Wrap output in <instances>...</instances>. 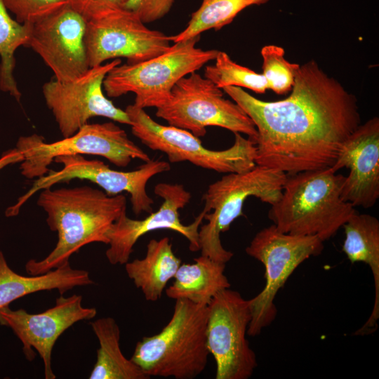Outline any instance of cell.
Wrapping results in <instances>:
<instances>
[{"label":"cell","mask_w":379,"mask_h":379,"mask_svg":"<svg viewBox=\"0 0 379 379\" xmlns=\"http://www.w3.org/2000/svg\"><path fill=\"white\" fill-rule=\"evenodd\" d=\"M208 307L206 345L216 364L215 379L251 378L258 363L246 338L248 300L229 288L219 291Z\"/></svg>","instance_id":"obj_13"},{"label":"cell","mask_w":379,"mask_h":379,"mask_svg":"<svg viewBox=\"0 0 379 379\" xmlns=\"http://www.w3.org/2000/svg\"><path fill=\"white\" fill-rule=\"evenodd\" d=\"M175 0H127L124 8L145 23L157 21L168 13Z\"/></svg>","instance_id":"obj_29"},{"label":"cell","mask_w":379,"mask_h":379,"mask_svg":"<svg viewBox=\"0 0 379 379\" xmlns=\"http://www.w3.org/2000/svg\"><path fill=\"white\" fill-rule=\"evenodd\" d=\"M287 174L263 166L241 172L225 174L211 183L203 194L204 220L207 223L199 229L201 255L227 263L233 256L221 244L220 234L243 215V206L250 197H255L271 206L282 194Z\"/></svg>","instance_id":"obj_5"},{"label":"cell","mask_w":379,"mask_h":379,"mask_svg":"<svg viewBox=\"0 0 379 379\" xmlns=\"http://www.w3.org/2000/svg\"><path fill=\"white\" fill-rule=\"evenodd\" d=\"M22 161L23 156L16 148L6 150L0 157V171L10 164L22 162Z\"/></svg>","instance_id":"obj_31"},{"label":"cell","mask_w":379,"mask_h":379,"mask_svg":"<svg viewBox=\"0 0 379 379\" xmlns=\"http://www.w3.org/2000/svg\"><path fill=\"white\" fill-rule=\"evenodd\" d=\"M154 192L163 200L157 211L150 213L142 220H135L128 217L126 211L107 232L109 248L105 255L111 265H125L138 240L157 230L175 231L188 240L191 251H199V229L206 212L203 209L192 223L184 225L180 219V210L192 197L184 185L161 182L155 185Z\"/></svg>","instance_id":"obj_15"},{"label":"cell","mask_w":379,"mask_h":379,"mask_svg":"<svg viewBox=\"0 0 379 379\" xmlns=\"http://www.w3.org/2000/svg\"><path fill=\"white\" fill-rule=\"evenodd\" d=\"M86 20L67 4L31 25L27 47L51 69L55 79H76L90 68L84 35Z\"/></svg>","instance_id":"obj_16"},{"label":"cell","mask_w":379,"mask_h":379,"mask_svg":"<svg viewBox=\"0 0 379 379\" xmlns=\"http://www.w3.org/2000/svg\"><path fill=\"white\" fill-rule=\"evenodd\" d=\"M53 161L61 164L62 168L59 171L49 170L47 174L35 180L29 190L14 205L6 208V216L17 215L22 205L36 192L73 179L89 180L109 196L126 192L130 195L135 215L150 213L153 211L154 200L147 192V184L154 175L171 169L168 161L159 159H151L131 171L114 170L100 160L87 159L81 154L59 156Z\"/></svg>","instance_id":"obj_11"},{"label":"cell","mask_w":379,"mask_h":379,"mask_svg":"<svg viewBox=\"0 0 379 379\" xmlns=\"http://www.w3.org/2000/svg\"><path fill=\"white\" fill-rule=\"evenodd\" d=\"M7 10L21 24L32 25L61 7L67 0H2Z\"/></svg>","instance_id":"obj_28"},{"label":"cell","mask_w":379,"mask_h":379,"mask_svg":"<svg viewBox=\"0 0 379 379\" xmlns=\"http://www.w3.org/2000/svg\"><path fill=\"white\" fill-rule=\"evenodd\" d=\"M99 341L97 360L90 379H149L131 359L123 354L119 345L120 329L112 317H103L91 323Z\"/></svg>","instance_id":"obj_23"},{"label":"cell","mask_w":379,"mask_h":379,"mask_svg":"<svg viewBox=\"0 0 379 379\" xmlns=\"http://www.w3.org/2000/svg\"><path fill=\"white\" fill-rule=\"evenodd\" d=\"M345 239L342 250L351 263L363 262L373 274L375 296L373 310L365 324L354 335L374 333L379 319V220L369 214L354 213L343 226Z\"/></svg>","instance_id":"obj_19"},{"label":"cell","mask_w":379,"mask_h":379,"mask_svg":"<svg viewBox=\"0 0 379 379\" xmlns=\"http://www.w3.org/2000/svg\"><path fill=\"white\" fill-rule=\"evenodd\" d=\"M181 260L173 251L168 237L151 239L145 256L125 264L128 277L140 288L147 301L158 300L167 283L174 278Z\"/></svg>","instance_id":"obj_21"},{"label":"cell","mask_w":379,"mask_h":379,"mask_svg":"<svg viewBox=\"0 0 379 379\" xmlns=\"http://www.w3.org/2000/svg\"><path fill=\"white\" fill-rule=\"evenodd\" d=\"M260 54L262 58V74L267 81L269 89L278 95L290 92L300 65L286 60L284 49L277 45L263 46Z\"/></svg>","instance_id":"obj_27"},{"label":"cell","mask_w":379,"mask_h":379,"mask_svg":"<svg viewBox=\"0 0 379 379\" xmlns=\"http://www.w3.org/2000/svg\"><path fill=\"white\" fill-rule=\"evenodd\" d=\"M82 296L72 295L56 299L55 305L38 314L23 309L13 310L9 305L0 308V324L8 326L22 343L27 359L34 358L36 350L43 360L46 379H55L51 367V354L58 338L74 324L93 319L95 308L82 306Z\"/></svg>","instance_id":"obj_17"},{"label":"cell","mask_w":379,"mask_h":379,"mask_svg":"<svg viewBox=\"0 0 379 379\" xmlns=\"http://www.w3.org/2000/svg\"><path fill=\"white\" fill-rule=\"evenodd\" d=\"M270 0H202L199 8L191 14L186 27L170 36L171 42L177 43L198 36L209 29L219 31L230 24L246 8L262 5Z\"/></svg>","instance_id":"obj_24"},{"label":"cell","mask_w":379,"mask_h":379,"mask_svg":"<svg viewBox=\"0 0 379 379\" xmlns=\"http://www.w3.org/2000/svg\"><path fill=\"white\" fill-rule=\"evenodd\" d=\"M200 36L173 43L165 53L151 59L118 65L105 76L103 90L109 98L135 94L138 107H158L182 77L214 60L218 50L197 47Z\"/></svg>","instance_id":"obj_6"},{"label":"cell","mask_w":379,"mask_h":379,"mask_svg":"<svg viewBox=\"0 0 379 379\" xmlns=\"http://www.w3.org/2000/svg\"><path fill=\"white\" fill-rule=\"evenodd\" d=\"M127 0H67L68 4L87 21L95 14L112 8H124Z\"/></svg>","instance_id":"obj_30"},{"label":"cell","mask_w":379,"mask_h":379,"mask_svg":"<svg viewBox=\"0 0 379 379\" xmlns=\"http://www.w3.org/2000/svg\"><path fill=\"white\" fill-rule=\"evenodd\" d=\"M31 25L21 24L13 19L0 0V90L8 93L19 102L21 98L13 71L15 52L20 46L27 47Z\"/></svg>","instance_id":"obj_25"},{"label":"cell","mask_w":379,"mask_h":379,"mask_svg":"<svg viewBox=\"0 0 379 379\" xmlns=\"http://www.w3.org/2000/svg\"><path fill=\"white\" fill-rule=\"evenodd\" d=\"M222 90L256 127L255 164L286 174L331 168L361 124L356 97L314 60L300 65L284 100L262 101L237 86Z\"/></svg>","instance_id":"obj_1"},{"label":"cell","mask_w":379,"mask_h":379,"mask_svg":"<svg viewBox=\"0 0 379 379\" xmlns=\"http://www.w3.org/2000/svg\"><path fill=\"white\" fill-rule=\"evenodd\" d=\"M225 264L202 255L193 263L181 264L166 295L173 300L187 299L208 305L219 291L231 286L225 274Z\"/></svg>","instance_id":"obj_22"},{"label":"cell","mask_w":379,"mask_h":379,"mask_svg":"<svg viewBox=\"0 0 379 379\" xmlns=\"http://www.w3.org/2000/svg\"><path fill=\"white\" fill-rule=\"evenodd\" d=\"M131 132L148 148L164 153L171 163L187 161L220 173H241L255 165L256 146L250 138L234 133L233 145L225 149L206 148L191 132L155 121L145 110L133 105L125 109Z\"/></svg>","instance_id":"obj_7"},{"label":"cell","mask_w":379,"mask_h":379,"mask_svg":"<svg viewBox=\"0 0 379 379\" xmlns=\"http://www.w3.org/2000/svg\"><path fill=\"white\" fill-rule=\"evenodd\" d=\"M121 64L119 58L90 67L80 77L69 81L56 79L42 87L46 104L51 111L63 138L77 133L93 117H102L131 125L125 110L116 107L103 92L107 74Z\"/></svg>","instance_id":"obj_14"},{"label":"cell","mask_w":379,"mask_h":379,"mask_svg":"<svg viewBox=\"0 0 379 379\" xmlns=\"http://www.w3.org/2000/svg\"><path fill=\"white\" fill-rule=\"evenodd\" d=\"M215 63L206 65L204 77L218 88L237 86L248 88L257 93H265L269 89L267 81L262 74L237 64L224 51H219Z\"/></svg>","instance_id":"obj_26"},{"label":"cell","mask_w":379,"mask_h":379,"mask_svg":"<svg viewBox=\"0 0 379 379\" xmlns=\"http://www.w3.org/2000/svg\"><path fill=\"white\" fill-rule=\"evenodd\" d=\"M15 148L23 156L21 174L28 179L47 174L48 166L59 156H100L118 167L127 166L134 159L144 162L151 160L124 129L111 121L86 124L74 135L53 142H46L44 137L36 133L21 136Z\"/></svg>","instance_id":"obj_9"},{"label":"cell","mask_w":379,"mask_h":379,"mask_svg":"<svg viewBox=\"0 0 379 379\" xmlns=\"http://www.w3.org/2000/svg\"><path fill=\"white\" fill-rule=\"evenodd\" d=\"M156 116L168 125L203 137L208 126H218L248 136L255 143L258 132L251 118L223 91L199 74L180 79L166 100L156 108Z\"/></svg>","instance_id":"obj_8"},{"label":"cell","mask_w":379,"mask_h":379,"mask_svg":"<svg viewBox=\"0 0 379 379\" xmlns=\"http://www.w3.org/2000/svg\"><path fill=\"white\" fill-rule=\"evenodd\" d=\"M208 305L175 300L173 315L157 334L145 336L131 359L149 378L193 379L206 368Z\"/></svg>","instance_id":"obj_4"},{"label":"cell","mask_w":379,"mask_h":379,"mask_svg":"<svg viewBox=\"0 0 379 379\" xmlns=\"http://www.w3.org/2000/svg\"><path fill=\"white\" fill-rule=\"evenodd\" d=\"M93 284L89 273L69 262L46 273L23 276L13 272L0 251V308L30 293L56 289L60 295L76 287Z\"/></svg>","instance_id":"obj_20"},{"label":"cell","mask_w":379,"mask_h":379,"mask_svg":"<svg viewBox=\"0 0 379 379\" xmlns=\"http://www.w3.org/2000/svg\"><path fill=\"white\" fill-rule=\"evenodd\" d=\"M37 204L46 212L50 230L57 232L58 241L43 260L27 262L25 270L31 275L44 274L69 263L70 257L87 244H108L107 232L126 211L124 195L109 196L89 186L44 189Z\"/></svg>","instance_id":"obj_2"},{"label":"cell","mask_w":379,"mask_h":379,"mask_svg":"<svg viewBox=\"0 0 379 379\" xmlns=\"http://www.w3.org/2000/svg\"><path fill=\"white\" fill-rule=\"evenodd\" d=\"M168 36L146 27L134 13L122 7L104 10L86 21L84 44L89 67L126 58L145 61L167 51Z\"/></svg>","instance_id":"obj_12"},{"label":"cell","mask_w":379,"mask_h":379,"mask_svg":"<svg viewBox=\"0 0 379 379\" xmlns=\"http://www.w3.org/2000/svg\"><path fill=\"white\" fill-rule=\"evenodd\" d=\"M350 170L341 188V198L354 207H373L379 198V119L360 124L346 139L334 164L336 173Z\"/></svg>","instance_id":"obj_18"},{"label":"cell","mask_w":379,"mask_h":379,"mask_svg":"<svg viewBox=\"0 0 379 379\" xmlns=\"http://www.w3.org/2000/svg\"><path fill=\"white\" fill-rule=\"evenodd\" d=\"M345 178L329 168L287 174L269 219L281 232L329 239L357 211L341 198Z\"/></svg>","instance_id":"obj_3"},{"label":"cell","mask_w":379,"mask_h":379,"mask_svg":"<svg viewBox=\"0 0 379 379\" xmlns=\"http://www.w3.org/2000/svg\"><path fill=\"white\" fill-rule=\"evenodd\" d=\"M323 249L324 241L319 237L284 233L273 224L257 232L246 253L263 265L265 285L248 300L251 318L248 335H259L272 323L277 314L274 299L278 291L302 262Z\"/></svg>","instance_id":"obj_10"}]
</instances>
